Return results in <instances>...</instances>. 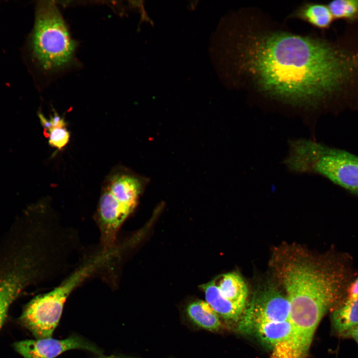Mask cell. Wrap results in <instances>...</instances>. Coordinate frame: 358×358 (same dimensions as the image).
Instances as JSON below:
<instances>
[{"label": "cell", "instance_id": "obj_1", "mask_svg": "<svg viewBox=\"0 0 358 358\" xmlns=\"http://www.w3.org/2000/svg\"><path fill=\"white\" fill-rule=\"evenodd\" d=\"M244 20L235 67L243 88L297 107L319 104L351 77L355 61L326 41Z\"/></svg>", "mask_w": 358, "mask_h": 358}, {"label": "cell", "instance_id": "obj_2", "mask_svg": "<svg viewBox=\"0 0 358 358\" xmlns=\"http://www.w3.org/2000/svg\"><path fill=\"white\" fill-rule=\"evenodd\" d=\"M106 263L105 256L98 252L85 259L57 286L36 296L27 304L20 317L21 324L36 339L51 338L68 297Z\"/></svg>", "mask_w": 358, "mask_h": 358}, {"label": "cell", "instance_id": "obj_3", "mask_svg": "<svg viewBox=\"0 0 358 358\" xmlns=\"http://www.w3.org/2000/svg\"><path fill=\"white\" fill-rule=\"evenodd\" d=\"M291 146L286 161L291 169L318 174L358 194V156L310 141H295Z\"/></svg>", "mask_w": 358, "mask_h": 358}, {"label": "cell", "instance_id": "obj_4", "mask_svg": "<svg viewBox=\"0 0 358 358\" xmlns=\"http://www.w3.org/2000/svg\"><path fill=\"white\" fill-rule=\"evenodd\" d=\"M31 46L34 57L46 71L63 69L74 59L75 42L52 1L40 2L37 5Z\"/></svg>", "mask_w": 358, "mask_h": 358}, {"label": "cell", "instance_id": "obj_5", "mask_svg": "<svg viewBox=\"0 0 358 358\" xmlns=\"http://www.w3.org/2000/svg\"><path fill=\"white\" fill-rule=\"evenodd\" d=\"M289 304L286 295L274 286H266L253 296L239 322L238 329L249 334L260 323L289 321Z\"/></svg>", "mask_w": 358, "mask_h": 358}, {"label": "cell", "instance_id": "obj_6", "mask_svg": "<svg viewBox=\"0 0 358 358\" xmlns=\"http://www.w3.org/2000/svg\"><path fill=\"white\" fill-rule=\"evenodd\" d=\"M15 350L24 358H55L71 350H85L101 355V351L83 338L72 335L63 340L51 338L25 340L16 342Z\"/></svg>", "mask_w": 358, "mask_h": 358}, {"label": "cell", "instance_id": "obj_7", "mask_svg": "<svg viewBox=\"0 0 358 358\" xmlns=\"http://www.w3.org/2000/svg\"><path fill=\"white\" fill-rule=\"evenodd\" d=\"M107 188L128 217L137 203L141 191L140 181L130 176H117L112 179Z\"/></svg>", "mask_w": 358, "mask_h": 358}, {"label": "cell", "instance_id": "obj_8", "mask_svg": "<svg viewBox=\"0 0 358 358\" xmlns=\"http://www.w3.org/2000/svg\"><path fill=\"white\" fill-rule=\"evenodd\" d=\"M213 281L224 298L245 310L248 290L240 274L229 272L218 276Z\"/></svg>", "mask_w": 358, "mask_h": 358}, {"label": "cell", "instance_id": "obj_9", "mask_svg": "<svg viewBox=\"0 0 358 358\" xmlns=\"http://www.w3.org/2000/svg\"><path fill=\"white\" fill-rule=\"evenodd\" d=\"M291 332L289 321H268L255 326L249 334H254L267 346L272 349L278 344L285 341Z\"/></svg>", "mask_w": 358, "mask_h": 358}, {"label": "cell", "instance_id": "obj_10", "mask_svg": "<svg viewBox=\"0 0 358 358\" xmlns=\"http://www.w3.org/2000/svg\"><path fill=\"white\" fill-rule=\"evenodd\" d=\"M289 18L303 20L319 29L329 27L334 18L328 5L312 2L303 3Z\"/></svg>", "mask_w": 358, "mask_h": 358}, {"label": "cell", "instance_id": "obj_11", "mask_svg": "<svg viewBox=\"0 0 358 358\" xmlns=\"http://www.w3.org/2000/svg\"><path fill=\"white\" fill-rule=\"evenodd\" d=\"M204 292L205 301L219 316L227 319H238L244 310L224 298L213 280L201 286Z\"/></svg>", "mask_w": 358, "mask_h": 358}, {"label": "cell", "instance_id": "obj_12", "mask_svg": "<svg viewBox=\"0 0 358 358\" xmlns=\"http://www.w3.org/2000/svg\"><path fill=\"white\" fill-rule=\"evenodd\" d=\"M333 326L339 334L346 332L358 325V299L346 300L334 311L332 316Z\"/></svg>", "mask_w": 358, "mask_h": 358}, {"label": "cell", "instance_id": "obj_13", "mask_svg": "<svg viewBox=\"0 0 358 358\" xmlns=\"http://www.w3.org/2000/svg\"><path fill=\"white\" fill-rule=\"evenodd\" d=\"M186 311L191 320L203 329L214 331L220 326L219 315L206 301L198 300L190 303Z\"/></svg>", "mask_w": 358, "mask_h": 358}, {"label": "cell", "instance_id": "obj_14", "mask_svg": "<svg viewBox=\"0 0 358 358\" xmlns=\"http://www.w3.org/2000/svg\"><path fill=\"white\" fill-rule=\"evenodd\" d=\"M328 7L334 18H352L358 13V0H336L330 2Z\"/></svg>", "mask_w": 358, "mask_h": 358}, {"label": "cell", "instance_id": "obj_15", "mask_svg": "<svg viewBox=\"0 0 358 358\" xmlns=\"http://www.w3.org/2000/svg\"><path fill=\"white\" fill-rule=\"evenodd\" d=\"M20 293L18 289L12 285L0 283V328L9 306Z\"/></svg>", "mask_w": 358, "mask_h": 358}, {"label": "cell", "instance_id": "obj_16", "mask_svg": "<svg viewBox=\"0 0 358 358\" xmlns=\"http://www.w3.org/2000/svg\"><path fill=\"white\" fill-rule=\"evenodd\" d=\"M48 142L52 147L61 150L69 142L70 132L65 127L52 128L47 132Z\"/></svg>", "mask_w": 358, "mask_h": 358}, {"label": "cell", "instance_id": "obj_17", "mask_svg": "<svg viewBox=\"0 0 358 358\" xmlns=\"http://www.w3.org/2000/svg\"><path fill=\"white\" fill-rule=\"evenodd\" d=\"M348 300H355L358 299V277L352 283L348 288Z\"/></svg>", "mask_w": 358, "mask_h": 358}, {"label": "cell", "instance_id": "obj_18", "mask_svg": "<svg viewBox=\"0 0 358 358\" xmlns=\"http://www.w3.org/2000/svg\"><path fill=\"white\" fill-rule=\"evenodd\" d=\"M49 120L52 126V129L66 127V123L65 122L64 119L57 112H54V114L51 116Z\"/></svg>", "mask_w": 358, "mask_h": 358}, {"label": "cell", "instance_id": "obj_19", "mask_svg": "<svg viewBox=\"0 0 358 358\" xmlns=\"http://www.w3.org/2000/svg\"><path fill=\"white\" fill-rule=\"evenodd\" d=\"M38 116L41 124L44 127L45 130L47 131L48 132L52 129V126L49 119H47L42 114L40 113H39Z\"/></svg>", "mask_w": 358, "mask_h": 358}, {"label": "cell", "instance_id": "obj_20", "mask_svg": "<svg viewBox=\"0 0 358 358\" xmlns=\"http://www.w3.org/2000/svg\"><path fill=\"white\" fill-rule=\"evenodd\" d=\"M344 335L353 338L358 344V325L346 332Z\"/></svg>", "mask_w": 358, "mask_h": 358}, {"label": "cell", "instance_id": "obj_21", "mask_svg": "<svg viewBox=\"0 0 358 358\" xmlns=\"http://www.w3.org/2000/svg\"><path fill=\"white\" fill-rule=\"evenodd\" d=\"M100 358H127L121 357L120 356H103Z\"/></svg>", "mask_w": 358, "mask_h": 358}]
</instances>
